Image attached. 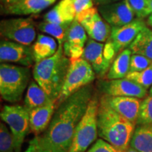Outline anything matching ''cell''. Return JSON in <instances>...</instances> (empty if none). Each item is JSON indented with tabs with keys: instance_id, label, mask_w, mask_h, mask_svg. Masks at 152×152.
Here are the masks:
<instances>
[{
	"instance_id": "3957f363",
	"label": "cell",
	"mask_w": 152,
	"mask_h": 152,
	"mask_svg": "<svg viewBox=\"0 0 152 152\" xmlns=\"http://www.w3.org/2000/svg\"><path fill=\"white\" fill-rule=\"evenodd\" d=\"M134 125L114 111L103 96L98 109V134L115 147L125 151L134 131Z\"/></svg>"
},
{
	"instance_id": "e575fe53",
	"label": "cell",
	"mask_w": 152,
	"mask_h": 152,
	"mask_svg": "<svg viewBox=\"0 0 152 152\" xmlns=\"http://www.w3.org/2000/svg\"><path fill=\"white\" fill-rule=\"evenodd\" d=\"M20 0H1V1L5 4V5L7 4H14L16 2H18Z\"/></svg>"
},
{
	"instance_id": "d6a6232c",
	"label": "cell",
	"mask_w": 152,
	"mask_h": 152,
	"mask_svg": "<svg viewBox=\"0 0 152 152\" xmlns=\"http://www.w3.org/2000/svg\"><path fill=\"white\" fill-rule=\"evenodd\" d=\"M121 1V0H94V3L98 6L108 4L117 2V1Z\"/></svg>"
},
{
	"instance_id": "7c38bea8",
	"label": "cell",
	"mask_w": 152,
	"mask_h": 152,
	"mask_svg": "<svg viewBox=\"0 0 152 152\" xmlns=\"http://www.w3.org/2000/svg\"><path fill=\"white\" fill-rule=\"evenodd\" d=\"M0 61L30 67L35 61L32 47L3 39L0 43Z\"/></svg>"
},
{
	"instance_id": "1f68e13d",
	"label": "cell",
	"mask_w": 152,
	"mask_h": 152,
	"mask_svg": "<svg viewBox=\"0 0 152 152\" xmlns=\"http://www.w3.org/2000/svg\"><path fill=\"white\" fill-rule=\"evenodd\" d=\"M76 15L92 8L94 0H72Z\"/></svg>"
},
{
	"instance_id": "f546056e",
	"label": "cell",
	"mask_w": 152,
	"mask_h": 152,
	"mask_svg": "<svg viewBox=\"0 0 152 152\" xmlns=\"http://www.w3.org/2000/svg\"><path fill=\"white\" fill-rule=\"evenodd\" d=\"M128 1L137 18H143L151 15L149 0H128Z\"/></svg>"
},
{
	"instance_id": "cb8c5ba5",
	"label": "cell",
	"mask_w": 152,
	"mask_h": 152,
	"mask_svg": "<svg viewBox=\"0 0 152 152\" xmlns=\"http://www.w3.org/2000/svg\"><path fill=\"white\" fill-rule=\"evenodd\" d=\"M132 54H140L152 60V30L146 26L129 47Z\"/></svg>"
},
{
	"instance_id": "836d02e7",
	"label": "cell",
	"mask_w": 152,
	"mask_h": 152,
	"mask_svg": "<svg viewBox=\"0 0 152 152\" xmlns=\"http://www.w3.org/2000/svg\"><path fill=\"white\" fill-rule=\"evenodd\" d=\"M26 152H52L50 151H47V150H43V149H35V148H33L28 147L27 151Z\"/></svg>"
},
{
	"instance_id": "d6986e66",
	"label": "cell",
	"mask_w": 152,
	"mask_h": 152,
	"mask_svg": "<svg viewBox=\"0 0 152 152\" xmlns=\"http://www.w3.org/2000/svg\"><path fill=\"white\" fill-rule=\"evenodd\" d=\"M76 14L72 0H61L44 16V20L55 23H71Z\"/></svg>"
},
{
	"instance_id": "44dd1931",
	"label": "cell",
	"mask_w": 152,
	"mask_h": 152,
	"mask_svg": "<svg viewBox=\"0 0 152 152\" xmlns=\"http://www.w3.org/2000/svg\"><path fill=\"white\" fill-rule=\"evenodd\" d=\"M32 48L35 63H38L54 56L58 47L54 37L39 34Z\"/></svg>"
},
{
	"instance_id": "7402d4cb",
	"label": "cell",
	"mask_w": 152,
	"mask_h": 152,
	"mask_svg": "<svg viewBox=\"0 0 152 152\" xmlns=\"http://www.w3.org/2000/svg\"><path fill=\"white\" fill-rule=\"evenodd\" d=\"M130 144L139 152H152V124L138 125Z\"/></svg>"
},
{
	"instance_id": "6da1fadb",
	"label": "cell",
	"mask_w": 152,
	"mask_h": 152,
	"mask_svg": "<svg viewBox=\"0 0 152 152\" xmlns=\"http://www.w3.org/2000/svg\"><path fill=\"white\" fill-rule=\"evenodd\" d=\"M90 84L74 93L57 107L48 128L35 136L28 147L52 152H68L76 128L92 98Z\"/></svg>"
},
{
	"instance_id": "9a60e30c",
	"label": "cell",
	"mask_w": 152,
	"mask_h": 152,
	"mask_svg": "<svg viewBox=\"0 0 152 152\" xmlns=\"http://www.w3.org/2000/svg\"><path fill=\"white\" fill-rule=\"evenodd\" d=\"M87 39V33L76 19L71 23L65 42L63 45L64 54L74 61L83 56Z\"/></svg>"
},
{
	"instance_id": "f1b7e54d",
	"label": "cell",
	"mask_w": 152,
	"mask_h": 152,
	"mask_svg": "<svg viewBox=\"0 0 152 152\" xmlns=\"http://www.w3.org/2000/svg\"><path fill=\"white\" fill-rule=\"evenodd\" d=\"M152 64V60L140 54H132L130 58V71L139 72L147 68Z\"/></svg>"
},
{
	"instance_id": "d4e9b609",
	"label": "cell",
	"mask_w": 152,
	"mask_h": 152,
	"mask_svg": "<svg viewBox=\"0 0 152 152\" xmlns=\"http://www.w3.org/2000/svg\"><path fill=\"white\" fill-rule=\"evenodd\" d=\"M71 24H60L44 21L38 25V29L42 33H46L56 39L58 42V45H63L66 40Z\"/></svg>"
},
{
	"instance_id": "8992f818",
	"label": "cell",
	"mask_w": 152,
	"mask_h": 152,
	"mask_svg": "<svg viewBox=\"0 0 152 152\" xmlns=\"http://www.w3.org/2000/svg\"><path fill=\"white\" fill-rule=\"evenodd\" d=\"M95 75L92 66L83 58L71 61L61 92L55 102L56 107L77 91L91 84Z\"/></svg>"
},
{
	"instance_id": "8fae6325",
	"label": "cell",
	"mask_w": 152,
	"mask_h": 152,
	"mask_svg": "<svg viewBox=\"0 0 152 152\" xmlns=\"http://www.w3.org/2000/svg\"><path fill=\"white\" fill-rule=\"evenodd\" d=\"M98 87L104 94L111 96H128L142 99L147 94V89L125 77L101 80L99 82Z\"/></svg>"
},
{
	"instance_id": "52a82bcc",
	"label": "cell",
	"mask_w": 152,
	"mask_h": 152,
	"mask_svg": "<svg viewBox=\"0 0 152 152\" xmlns=\"http://www.w3.org/2000/svg\"><path fill=\"white\" fill-rule=\"evenodd\" d=\"M1 118L9 125L14 135L16 152H20L25 137L30 130L29 111L20 105H5L1 112Z\"/></svg>"
},
{
	"instance_id": "4fadbf2b",
	"label": "cell",
	"mask_w": 152,
	"mask_h": 152,
	"mask_svg": "<svg viewBox=\"0 0 152 152\" xmlns=\"http://www.w3.org/2000/svg\"><path fill=\"white\" fill-rule=\"evenodd\" d=\"M98 11L111 27H121L130 23L134 20L136 16L128 0L100 5L98 7Z\"/></svg>"
},
{
	"instance_id": "4316f807",
	"label": "cell",
	"mask_w": 152,
	"mask_h": 152,
	"mask_svg": "<svg viewBox=\"0 0 152 152\" xmlns=\"http://www.w3.org/2000/svg\"><path fill=\"white\" fill-rule=\"evenodd\" d=\"M0 151L1 152H16L14 135L5 123L0 125Z\"/></svg>"
},
{
	"instance_id": "ba28073f",
	"label": "cell",
	"mask_w": 152,
	"mask_h": 152,
	"mask_svg": "<svg viewBox=\"0 0 152 152\" xmlns=\"http://www.w3.org/2000/svg\"><path fill=\"white\" fill-rule=\"evenodd\" d=\"M0 33L8 40L30 46L36 37L35 22L30 17L5 19L0 23Z\"/></svg>"
},
{
	"instance_id": "e0dca14e",
	"label": "cell",
	"mask_w": 152,
	"mask_h": 152,
	"mask_svg": "<svg viewBox=\"0 0 152 152\" xmlns=\"http://www.w3.org/2000/svg\"><path fill=\"white\" fill-rule=\"evenodd\" d=\"M57 109L56 103L52 102L48 105L29 111L30 131L38 136L47 130Z\"/></svg>"
},
{
	"instance_id": "ffe728a7",
	"label": "cell",
	"mask_w": 152,
	"mask_h": 152,
	"mask_svg": "<svg viewBox=\"0 0 152 152\" xmlns=\"http://www.w3.org/2000/svg\"><path fill=\"white\" fill-rule=\"evenodd\" d=\"M52 102H55L49 98L46 92L39 87L35 80H32L28 87L25 97V108L28 111L43 107Z\"/></svg>"
},
{
	"instance_id": "9c48e42d",
	"label": "cell",
	"mask_w": 152,
	"mask_h": 152,
	"mask_svg": "<svg viewBox=\"0 0 152 152\" xmlns=\"http://www.w3.org/2000/svg\"><path fill=\"white\" fill-rule=\"evenodd\" d=\"M75 19L82 25L91 39L105 42L109 39L111 26L102 18L98 9L92 7L77 14Z\"/></svg>"
},
{
	"instance_id": "f35d334b",
	"label": "cell",
	"mask_w": 152,
	"mask_h": 152,
	"mask_svg": "<svg viewBox=\"0 0 152 152\" xmlns=\"http://www.w3.org/2000/svg\"><path fill=\"white\" fill-rule=\"evenodd\" d=\"M149 94L151 95L152 96V86L151 87V88H150V91H149Z\"/></svg>"
},
{
	"instance_id": "7a4b0ae2",
	"label": "cell",
	"mask_w": 152,
	"mask_h": 152,
	"mask_svg": "<svg viewBox=\"0 0 152 152\" xmlns=\"http://www.w3.org/2000/svg\"><path fill=\"white\" fill-rule=\"evenodd\" d=\"M70 64L71 60L64 54L63 45H58L54 56L34 66V80L55 102L61 92Z\"/></svg>"
},
{
	"instance_id": "5b68a950",
	"label": "cell",
	"mask_w": 152,
	"mask_h": 152,
	"mask_svg": "<svg viewBox=\"0 0 152 152\" xmlns=\"http://www.w3.org/2000/svg\"><path fill=\"white\" fill-rule=\"evenodd\" d=\"M99 99L94 95L76 128L68 152H85L96 140L98 134V109Z\"/></svg>"
},
{
	"instance_id": "2e32d148",
	"label": "cell",
	"mask_w": 152,
	"mask_h": 152,
	"mask_svg": "<svg viewBox=\"0 0 152 152\" xmlns=\"http://www.w3.org/2000/svg\"><path fill=\"white\" fill-rule=\"evenodd\" d=\"M103 96L114 111L134 125L137 124L142 101L139 98L128 96H111L106 94Z\"/></svg>"
},
{
	"instance_id": "ac0fdd59",
	"label": "cell",
	"mask_w": 152,
	"mask_h": 152,
	"mask_svg": "<svg viewBox=\"0 0 152 152\" xmlns=\"http://www.w3.org/2000/svg\"><path fill=\"white\" fill-rule=\"evenodd\" d=\"M56 0H20L18 2L4 6V12L7 14L27 16L39 14Z\"/></svg>"
},
{
	"instance_id": "30bf717a",
	"label": "cell",
	"mask_w": 152,
	"mask_h": 152,
	"mask_svg": "<svg viewBox=\"0 0 152 152\" xmlns=\"http://www.w3.org/2000/svg\"><path fill=\"white\" fill-rule=\"evenodd\" d=\"M142 18H136L130 23L121 27H111L110 37L108 40L116 55L130 47L139 33L146 27Z\"/></svg>"
},
{
	"instance_id": "8d00e7d4",
	"label": "cell",
	"mask_w": 152,
	"mask_h": 152,
	"mask_svg": "<svg viewBox=\"0 0 152 152\" xmlns=\"http://www.w3.org/2000/svg\"><path fill=\"white\" fill-rule=\"evenodd\" d=\"M147 22H148V23H149V26H151V27L152 28V14L149 15V18H148Z\"/></svg>"
},
{
	"instance_id": "277c9868",
	"label": "cell",
	"mask_w": 152,
	"mask_h": 152,
	"mask_svg": "<svg viewBox=\"0 0 152 152\" xmlns=\"http://www.w3.org/2000/svg\"><path fill=\"white\" fill-rule=\"evenodd\" d=\"M30 78L29 67L2 63L0 65V94L10 103L21 99Z\"/></svg>"
},
{
	"instance_id": "d590c367",
	"label": "cell",
	"mask_w": 152,
	"mask_h": 152,
	"mask_svg": "<svg viewBox=\"0 0 152 152\" xmlns=\"http://www.w3.org/2000/svg\"><path fill=\"white\" fill-rule=\"evenodd\" d=\"M125 152H139L137 151V150H135L134 149H133V148L132 147H128V149H127L126 150H125Z\"/></svg>"
},
{
	"instance_id": "4dcf8cb0",
	"label": "cell",
	"mask_w": 152,
	"mask_h": 152,
	"mask_svg": "<svg viewBox=\"0 0 152 152\" xmlns=\"http://www.w3.org/2000/svg\"><path fill=\"white\" fill-rule=\"evenodd\" d=\"M86 152H125L115 147L103 139H99Z\"/></svg>"
},
{
	"instance_id": "484cf974",
	"label": "cell",
	"mask_w": 152,
	"mask_h": 152,
	"mask_svg": "<svg viewBox=\"0 0 152 152\" xmlns=\"http://www.w3.org/2000/svg\"><path fill=\"white\" fill-rule=\"evenodd\" d=\"M125 78L135 82L148 90L152 86V64L142 71L129 72Z\"/></svg>"
},
{
	"instance_id": "83f0119b",
	"label": "cell",
	"mask_w": 152,
	"mask_h": 152,
	"mask_svg": "<svg viewBox=\"0 0 152 152\" xmlns=\"http://www.w3.org/2000/svg\"><path fill=\"white\" fill-rule=\"evenodd\" d=\"M137 125L142 124H152V96H147L145 99L142 102L140 106V113Z\"/></svg>"
},
{
	"instance_id": "74e56055",
	"label": "cell",
	"mask_w": 152,
	"mask_h": 152,
	"mask_svg": "<svg viewBox=\"0 0 152 152\" xmlns=\"http://www.w3.org/2000/svg\"><path fill=\"white\" fill-rule=\"evenodd\" d=\"M149 6L150 13H151V14H152V0H149Z\"/></svg>"
},
{
	"instance_id": "5bb4252c",
	"label": "cell",
	"mask_w": 152,
	"mask_h": 152,
	"mask_svg": "<svg viewBox=\"0 0 152 152\" xmlns=\"http://www.w3.org/2000/svg\"><path fill=\"white\" fill-rule=\"evenodd\" d=\"M82 58L92 66L95 73L100 77L108 73L112 62L106 54L104 44L91 38L87 39Z\"/></svg>"
},
{
	"instance_id": "603a6c76",
	"label": "cell",
	"mask_w": 152,
	"mask_h": 152,
	"mask_svg": "<svg viewBox=\"0 0 152 152\" xmlns=\"http://www.w3.org/2000/svg\"><path fill=\"white\" fill-rule=\"evenodd\" d=\"M132 51L127 48L119 53L112 62L111 67L106 74L107 80L125 78L130 71V58Z\"/></svg>"
}]
</instances>
